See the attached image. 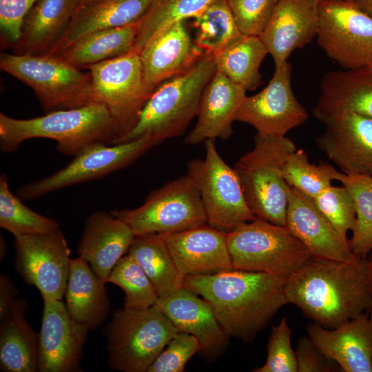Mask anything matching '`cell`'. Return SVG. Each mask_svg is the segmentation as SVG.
Wrapping results in <instances>:
<instances>
[{"label": "cell", "mask_w": 372, "mask_h": 372, "mask_svg": "<svg viewBox=\"0 0 372 372\" xmlns=\"http://www.w3.org/2000/svg\"><path fill=\"white\" fill-rule=\"evenodd\" d=\"M156 305L178 332L195 336L200 344L201 356L207 361L218 358L226 350L230 336L220 324L211 304L194 292L183 287L159 298Z\"/></svg>", "instance_id": "ffe728a7"}, {"label": "cell", "mask_w": 372, "mask_h": 372, "mask_svg": "<svg viewBox=\"0 0 372 372\" xmlns=\"http://www.w3.org/2000/svg\"><path fill=\"white\" fill-rule=\"evenodd\" d=\"M110 213L135 236L173 234L207 224L198 189L187 173L152 191L140 207Z\"/></svg>", "instance_id": "9c48e42d"}, {"label": "cell", "mask_w": 372, "mask_h": 372, "mask_svg": "<svg viewBox=\"0 0 372 372\" xmlns=\"http://www.w3.org/2000/svg\"><path fill=\"white\" fill-rule=\"evenodd\" d=\"M366 259L344 262L312 257L286 281L288 304L327 329L371 311Z\"/></svg>", "instance_id": "7a4b0ae2"}, {"label": "cell", "mask_w": 372, "mask_h": 372, "mask_svg": "<svg viewBox=\"0 0 372 372\" xmlns=\"http://www.w3.org/2000/svg\"><path fill=\"white\" fill-rule=\"evenodd\" d=\"M318 2H320V1H324V0H316ZM352 1V0H351Z\"/></svg>", "instance_id": "f907efd6"}, {"label": "cell", "mask_w": 372, "mask_h": 372, "mask_svg": "<svg viewBox=\"0 0 372 372\" xmlns=\"http://www.w3.org/2000/svg\"><path fill=\"white\" fill-rule=\"evenodd\" d=\"M288 196L286 226L313 257L344 262L358 259L349 239L338 232L312 198L290 186Z\"/></svg>", "instance_id": "ac0fdd59"}, {"label": "cell", "mask_w": 372, "mask_h": 372, "mask_svg": "<svg viewBox=\"0 0 372 372\" xmlns=\"http://www.w3.org/2000/svg\"><path fill=\"white\" fill-rule=\"evenodd\" d=\"M0 227L14 236L59 229L56 220L34 211L12 193L6 174H1L0 178Z\"/></svg>", "instance_id": "8d00e7d4"}, {"label": "cell", "mask_w": 372, "mask_h": 372, "mask_svg": "<svg viewBox=\"0 0 372 372\" xmlns=\"http://www.w3.org/2000/svg\"><path fill=\"white\" fill-rule=\"evenodd\" d=\"M14 237L18 273L37 288L43 301L63 300L71 251L61 230Z\"/></svg>", "instance_id": "5bb4252c"}, {"label": "cell", "mask_w": 372, "mask_h": 372, "mask_svg": "<svg viewBox=\"0 0 372 372\" xmlns=\"http://www.w3.org/2000/svg\"><path fill=\"white\" fill-rule=\"evenodd\" d=\"M335 180L350 192L355 208V222L349 239L353 254L367 258L372 249V176L338 172Z\"/></svg>", "instance_id": "d590c367"}, {"label": "cell", "mask_w": 372, "mask_h": 372, "mask_svg": "<svg viewBox=\"0 0 372 372\" xmlns=\"http://www.w3.org/2000/svg\"><path fill=\"white\" fill-rule=\"evenodd\" d=\"M278 0H228L236 25L242 34L260 36Z\"/></svg>", "instance_id": "b9f144b4"}, {"label": "cell", "mask_w": 372, "mask_h": 372, "mask_svg": "<svg viewBox=\"0 0 372 372\" xmlns=\"http://www.w3.org/2000/svg\"><path fill=\"white\" fill-rule=\"evenodd\" d=\"M318 45L343 70L372 64V17L351 0L318 2Z\"/></svg>", "instance_id": "7c38bea8"}, {"label": "cell", "mask_w": 372, "mask_h": 372, "mask_svg": "<svg viewBox=\"0 0 372 372\" xmlns=\"http://www.w3.org/2000/svg\"><path fill=\"white\" fill-rule=\"evenodd\" d=\"M138 30L137 22L94 32L75 41L52 55L76 68H86L124 55L132 50Z\"/></svg>", "instance_id": "4dcf8cb0"}, {"label": "cell", "mask_w": 372, "mask_h": 372, "mask_svg": "<svg viewBox=\"0 0 372 372\" xmlns=\"http://www.w3.org/2000/svg\"><path fill=\"white\" fill-rule=\"evenodd\" d=\"M143 269L159 298L182 289L185 276L178 269L160 234L135 236L127 252Z\"/></svg>", "instance_id": "1f68e13d"}, {"label": "cell", "mask_w": 372, "mask_h": 372, "mask_svg": "<svg viewBox=\"0 0 372 372\" xmlns=\"http://www.w3.org/2000/svg\"><path fill=\"white\" fill-rule=\"evenodd\" d=\"M286 281L260 271L230 269L186 276L183 287L205 299L230 336L252 342L288 304Z\"/></svg>", "instance_id": "6da1fadb"}, {"label": "cell", "mask_w": 372, "mask_h": 372, "mask_svg": "<svg viewBox=\"0 0 372 372\" xmlns=\"http://www.w3.org/2000/svg\"><path fill=\"white\" fill-rule=\"evenodd\" d=\"M28 303L17 299L0 320V369L5 372L39 371V333L25 318Z\"/></svg>", "instance_id": "f546056e"}, {"label": "cell", "mask_w": 372, "mask_h": 372, "mask_svg": "<svg viewBox=\"0 0 372 372\" xmlns=\"http://www.w3.org/2000/svg\"><path fill=\"white\" fill-rule=\"evenodd\" d=\"M38 0H0V30L3 41L14 45L21 37L24 18Z\"/></svg>", "instance_id": "ee69618b"}, {"label": "cell", "mask_w": 372, "mask_h": 372, "mask_svg": "<svg viewBox=\"0 0 372 372\" xmlns=\"http://www.w3.org/2000/svg\"><path fill=\"white\" fill-rule=\"evenodd\" d=\"M246 92L216 70L203 91L197 122L185 143L197 145L209 139H228Z\"/></svg>", "instance_id": "cb8c5ba5"}, {"label": "cell", "mask_w": 372, "mask_h": 372, "mask_svg": "<svg viewBox=\"0 0 372 372\" xmlns=\"http://www.w3.org/2000/svg\"><path fill=\"white\" fill-rule=\"evenodd\" d=\"M135 234L111 213L96 211L86 219L77 251L105 284L117 262L130 247Z\"/></svg>", "instance_id": "d4e9b609"}, {"label": "cell", "mask_w": 372, "mask_h": 372, "mask_svg": "<svg viewBox=\"0 0 372 372\" xmlns=\"http://www.w3.org/2000/svg\"><path fill=\"white\" fill-rule=\"evenodd\" d=\"M296 150L286 136L256 133L254 147L236 163L247 205L259 218L286 225L289 187L282 176L288 157Z\"/></svg>", "instance_id": "5b68a950"}, {"label": "cell", "mask_w": 372, "mask_h": 372, "mask_svg": "<svg viewBox=\"0 0 372 372\" xmlns=\"http://www.w3.org/2000/svg\"><path fill=\"white\" fill-rule=\"evenodd\" d=\"M154 146L145 137L114 145L94 144L75 156L61 169L21 186L16 195L21 200H33L74 185L102 178L129 166Z\"/></svg>", "instance_id": "4fadbf2b"}, {"label": "cell", "mask_w": 372, "mask_h": 372, "mask_svg": "<svg viewBox=\"0 0 372 372\" xmlns=\"http://www.w3.org/2000/svg\"><path fill=\"white\" fill-rule=\"evenodd\" d=\"M313 114L319 118L353 112L372 118V64L326 73Z\"/></svg>", "instance_id": "484cf974"}, {"label": "cell", "mask_w": 372, "mask_h": 372, "mask_svg": "<svg viewBox=\"0 0 372 372\" xmlns=\"http://www.w3.org/2000/svg\"><path fill=\"white\" fill-rule=\"evenodd\" d=\"M318 23L316 0H278L259 36L272 56L275 69L316 37Z\"/></svg>", "instance_id": "44dd1931"}, {"label": "cell", "mask_w": 372, "mask_h": 372, "mask_svg": "<svg viewBox=\"0 0 372 372\" xmlns=\"http://www.w3.org/2000/svg\"><path fill=\"white\" fill-rule=\"evenodd\" d=\"M212 54H205L192 68L159 85L136 123L115 144L147 138L154 145L184 134L197 116L203 91L216 72Z\"/></svg>", "instance_id": "277c9868"}, {"label": "cell", "mask_w": 372, "mask_h": 372, "mask_svg": "<svg viewBox=\"0 0 372 372\" xmlns=\"http://www.w3.org/2000/svg\"><path fill=\"white\" fill-rule=\"evenodd\" d=\"M79 0H38L24 18L17 54H46L68 25Z\"/></svg>", "instance_id": "f1b7e54d"}, {"label": "cell", "mask_w": 372, "mask_h": 372, "mask_svg": "<svg viewBox=\"0 0 372 372\" xmlns=\"http://www.w3.org/2000/svg\"><path fill=\"white\" fill-rule=\"evenodd\" d=\"M19 291L5 274L0 276V320L10 311Z\"/></svg>", "instance_id": "bcb514c9"}, {"label": "cell", "mask_w": 372, "mask_h": 372, "mask_svg": "<svg viewBox=\"0 0 372 372\" xmlns=\"http://www.w3.org/2000/svg\"><path fill=\"white\" fill-rule=\"evenodd\" d=\"M178 333L156 304L144 310L117 309L104 329L109 366L123 372H147Z\"/></svg>", "instance_id": "52a82bcc"}, {"label": "cell", "mask_w": 372, "mask_h": 372, "mask_svg": "<svg viewBox=\"0 0 372 372\" xmlns=\"http://www.w3.org/2000/svg\"><path fill=\"white\" fill-rule=\"evenodd\" d=\"M308 336L316 347L344 372H372V310L333 329L313 322Z\"/></svg>", "instance_id": "d6986e66"}, {"label": "cell", "mask_w": 372, "mask_h": 372, "mask_svg": "<svg viewBox=\"0 0 372 372\" xmlns=\"http://www.w3.org/2000/svg\"><path fill=\"white\" fill-rule=\"evenodd\" d=\"M107 282L114 284L125 292L124 307L144 310L156 304L158 293L143 269L127 253L113 267Z\"/></svg>", "instance_id": "74e56055"}, {"label": "cell", "mask_w": 372, "mask_h": 372, "mask_svg": "<svg viewBox=\"0 0 372 372\" xmlns=\"http://www.w3.org/2000/svg\"><path fill=\"white\" fill-rule=\"evenodd\" d=\"M338 172L327 163H311L304 150L296 149L285 162L282 176L289 186L314 199L331 185Z\"/></svg>", "instance_id": "f35d334b"}, {"label": "cell", "mask_w": 372, "mask_h": 372, "mask_svg": "<svg viewBox=\"0 0 372 372\" xmlns=\"http://www.w3.org/2000/svg\"><path fill=\"white\" fill-rule=\"evenodd\" d=\"M295 353L298 372H331L341 369L316 347L308 335L298 340Z\"/></svg>", "instance_id": "f6af8a7d"}, {"label": "cell", "mask_w": 372, "mask_h": 372, "mask_svg": "<svg viewBox=\"0 0 372 372\" xmlns=\"http://www.w3.org/2000/svg\"><path fill=\"white\" fill-rule=\"evenodd\" d=\"M363 12L372 17V0H352Z\"/></svg>", "instance_id": "7dc6e473"}, {"label": "cell", "mask_w": 372, "mask_h": 372, "mask_svg": "<svg viewBox=\"0 0 372 372\" xmlns=\"http://www.w3.org/2000/svg\"><path fill=\"white\" fill-rule=\"evenodd\" d=\"M316 205L345 238L352 231L356 218L353 199L344 185H331L313 199Z\"/></svg>", "instance_id": "ab89813d"}, {"label": "cell", "mask_w": 372, "mask_h": 372, "mask_svg": "<svg viewBox=\"0 0 372 372\" xmlns=\"http://www.w3.org/2000/svg\"><path fill=\"white\" fill-rule=\"evenodd\" d=\"M105 285L84 258H70L65 307L72 319L92 331L102 325L110 313Z\"/></svg>", "instance_id": "83f0119b"}, {"label": "cell", "mask_w": 372, "mask_h": 372, "mask_svg": "<svg viewBox=\"0 0 372 372\" xmlns=\"http://www.w3.org/2000/svg\"><path fill=\"white\" fill-rule=\"evenodd\" d=\"M318 121L325 131L316 143L329 159L343 172L372 176V118L344 112Z\"/></svg>", "instance_id": "e0dca14e"}, {"label": "cell", "mask_w": 372, "mask_h": 372, "mask_svg": "<svg viewBox=\"0 0 372 372\" xmlns=\"http://www.w3.org/2000/svg\"><path fill=\"white\" fill-rule=\"evenodd\" d=\"M366 277L370 290L372 293V249L366 259Z\"/></svg>", "instance_id": "c3c4849f"}, {"label": "cell", "mask_w": 372, "mask_h": 372, "mask_svg": "<svg viewBox=\"0 0 372 372\" xmlns=\"http://www.w3.org/2000/svg\"><path fill=\"white\" fill-rule=\"evenodd\" d=\"M194 43L205 54H214L242 34L228 0H214L192 18Z\"/></svg>", "instance_id": "e575fe53"}, {"label": "cell", "mask_w": 372, "mask_h": 372, "mask_svg": "<svg viewBox=\"0 0 372 372\" xmlns=\"http://www.w3.org/2000/svg\"><path fill=\"white\" fill-rule=\"evenodd\" d=\"M204 144L205 158L189 161L187 174L198 189L207 223L227 234L256 217L247 205L236 171L220 156L215 140H207Z\"/></svg>", "instance_id": "30bf717a"}, {"label": "cell", "mask_w": 372, "mask_h": 372, "mask_svg": "<svg viewBox=\"0 0 372 372\" xmlns=\"http://www.w3.org/2000/svg\"><path fill=\"white\" fill-rule=\"evenodd\" d=\"M153 0H101L79 7L55 45L52 56L79 39L99 30L136 23Z\"/></svg>", "instance_id": "4316f807"}, {"label": "cell", "mask_w": 372, "mask_h": 372, "mask_svg": "<svg viewBox=\"0 0 372 372\" xmlns=\"http://www.w3.org/2000/svg\"><path fill=\"white\" fill-rule=\"evenodd\" d=\"M120 136L114 119L99 103L55 110L29 119L0 114V147L4 153L15 151L26 140L43 138L55 141L60 153L75 156L96 143L114 145Z\"/></svg>", "instance_id": "3957f363"}, {"label": "cell", "mask_w": 372, "mask_h": 372, "mask_svg": "<svg viewBox=\"0 0 372 372\" xmlns=\"http://www.w3.org/2000/svg\"><path fill=\"white\" fill-rule=\"evenodd\" d=\"M214 0H153L137 21L132 50L139 54L155 37L167 28L193 18Z\"/></svg>", "instance_id": "836d02e7"}, {"label": "cell", "mask_w": 372, "mask_h": 372, "mask_svg": "<svg viewBox=\"0 0 372 372\" xmlns=\"http://www.w3.org/2000/svg\"><path fill=\"white\" fill-rule=\"evenodd\" d=\"M0 68L31 87L47 113L93 103L90 72L58 57L1 53Z\"/></svg>", "instance_id": "ba28073f"}, {"label": "cell", "mask_w": 372, "mask_h": 372, "mask_svg": "<svg viewBox=\"0 0 372 372\" xmlns=\"http://www.w3.org/2000/svg\"><path fill=\"white\" fill-rule=\"evenodd\" d=\"M267 54L259 36L241 34L213 56L217 71L249 91L262 84L260 68Z\"/></svg>", "instance_id": "d6a6232c"}, {"label": "cell", "mask_w": 372, "mask_h": 372, "mask_svg": "<svg viewBox=\"0 0 372 372\" xmlns=\"http://www.w3.org/2000/svg\"><path fill=\"white\" fill-rule=\"evenodd\" d=\"M88 70L92 102L107 109L119 128L121 138L135 125L152 94L144 83L140 55L132 50L92 65Z\"/></svg>", "instance_id": "8fae6325"}, {"label": "cell", "mask_w": 372, "mask_h": 372, "mask_svg": "<svg viewBox=\"0 0 372 372\" xmlns=\"http://www.w3.org/2000/svg\"><path fill=\"white\" fill-rule=\"evenodd\" d=\"M234 269L265 272L287 281L313 257L285 225L256 218L227 234Z\"/></svg>", "instance_id": "8992f818"}, {"label": "cell", "mask_w": 372, "mask_h": 372, "mask_svg": "<svg viewBox=\"0 0 372 372\" xmlns=\"http://www.w3.org/2000/svg\"><path fill=\"white\" fill-rule=\"evenodd\" d=\"M161 235L185 276L234 269L227 233L208 224Z\"/></svg>", "instance_id": "603a6c76"}, {"label": "cell", "mask_w": 372, "mask_h": 372, "mask_svg": "<svg viewBox=\"0 0 372 372\" xmlns=\"http://www.w3.org/2000/svg\"><path fill=\"white\" fill-rule=\"evenodd\" d=\"M201 347L194 335L178 332L156 357L147 372H183L189 359Z\"/></svg>", "instance_id": "7bdbcfd3"}, {"label": "cell", "mask_w": 372, "mask_h": 372, "mask_svg": "<svg viewBox=\"0 0 372 372\" xmlns=\"http://www.w3.org/2000/svg\"><path fill=\"white\" fill-rule=\"evenodd\" d=\"M89 328L70 316L63 300L43 301L39 333V371H81Z\"/></svg>", "instance_id": "2e32d148"}, {"label": "cell", "mask_w": 372, "mask_h": 372, "mask_svg": "<svg viewBox=\"0 0 372 372\" xmlns=\"http://www.w3.org/2000/svg\"><path fill=\"white\" fill-rule=\"evenodd\" d=\"M292 331L285 317L272 328L265 364L254 372H298L296 353L291 345Z\"/></svg>", "instance_id": "60d3db41"}, {"label": "cell", "mask_w": 372, "mask_h": 372, "mask_svg": "<svg viewBox=\"0 0 372 372\" xmlns=\"http://www.w3.org/2000/svg\"><path fill=\"white\" fill-rule=\"evenodd\" d=\"M138 54L145 87L152 93L165 81L192 68L205 55L189 36L185 21L158 34Z\"/></svg>", "instance_id": "7402d4cb"}, {"label": "cell", "mask_w": 372, "mask_h": 372, "mask_svg": "<svg viewBox=\"0 0 372 372\" xmlns=\"http://www.w3.org/2000/svg\"><path fill=\"white\" fill-rule=\"evenodd\" d=\"M291 72L288 61L275 69L263 90L245 97L236 121L251 125L258 134L277 136L303 124L309 115L293 94Z\"/></svg>", "instance_id": "9a60e30c"}, {"label": "cell", "mask_w": 372, "mask_h": 372, "mask_svg": "<svg viewBox=\"0 0 372 372\" xmlns=\"http://www.w3.org/2000/svg\"><path fill=\"white\" fill-rule=\"evenodd\" d=\"M99 1H101V0H79V7L92 4V3L98 2Z\"/></svg>", "instance_id": "681fc988"}]
</instances>
